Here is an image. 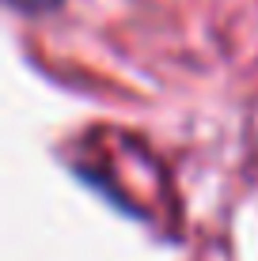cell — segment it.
Masks as SVG:
<instances>
[{
    "instance_id": "1",
    "label": "cell",
    "mask_w": 258,
    "mask_h": 261,
    "mask_svg": "<svg viewBox=\"0 0 258 261\" xmlns=\"http://www.w3.org/2000/svg\"><path fill=\"white\" fill-rule=\"evenodd\" d=\"M12 8H19L27 15H42V12H53V8H61L65 0H8Z\"/></svg>"
}]
</instances>
